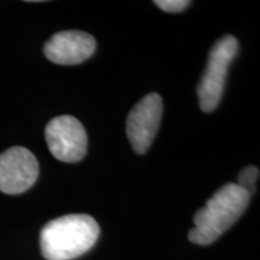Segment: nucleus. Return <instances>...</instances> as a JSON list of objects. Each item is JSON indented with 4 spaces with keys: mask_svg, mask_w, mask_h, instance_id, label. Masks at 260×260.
<instances>
[{
    "mask_svg": "<svg viewBox=\"0 0 260 260\" xmlns=\"http://www.w3.org/2000/svg\"><path fill=\"white\" fill-rule=\"evenodd\" d=\"M251 195L236 183H226L194 216L195 226L188 234L193 243L206 246L229 230L248 206Z\"/></svg>",
    "mask_w": 260,
    "mask_h": 260,
    "instance_id": "obj_1",
    "label": "nucleus"
},
{
    "mask_svg": "<svg viewBox=\"0 0 260 260\" xmlns=\"http://www.w3.org/2000/svg\"><path fill=\"white\" fill-rule=\"evenodd\" d=\"M100 234L96 220L88 214H68L41 229V253L47 260H71L88 252Z\"/></svg>",
    "mask_w": 260,
    "mask_h": 260,
    "instance_id": "obj_2",
    "label": "nucleus"
},
{
    "mask_svg": "<svg viewBox=\"0 0 260 260\" xmlns=\"http://www.w3.org/2000/svg\"><path fill=\"white\" fill-rule=\"evenodd\" d=\"M239 42L233 35L219 39L211 48L206 69L201 76L198 96L204 112H212L219 105L224 93L229 65L236 57Z\"/></svg>",
    "mask_w": 260,
    "mask_h": 260,
    "instance_id": "obj_3",
    "label": "nucleus"
},
{
    "mask_svg": "<svg viewBox=\"0 0 260 260\" xmlns=\"http://www.w3.org/2000/svg\"><path fill=\"white\" fill-rule=\"evenodd\" d=\"M45 138L52 155L60 161L77 162L87 153V133L73 116L64 115L51 119L45 129Z\"/></svg>",
    "mask_w": 260,
    "mask_h": 260,
    "instance_id": "obj_4",
    "label": "nucleus"
},
{
    "mask_svg": "<svg viewBox=\"0 0 260 260\" xmlns=\"http://www.w3.org/2000/svg\"><path fill=\"white\" fill-rule=\"evenodd\" d=\"M162 100L157 93L147 94L133 107L126 118V135L138 154H144L152 145L160 125Z\"/></svg>",
    "mask_w": 260,
    "mask_h": 260,
    "instance_id": "obj_5",
    "label": "nucleus"
},
{
    "mask_svg": "<svg viewBox=\"0 0 260 260\" xmlns=\"http://www.w3.org/2000/svg\"><path fill=\"white\" fill-rule=\"evenodd\" d=\"M39 176V162L24 147H11L0 154V191L17 195L31 188Z\"/></svg>",
    "mask_w": 260,
    "mask_h": 260,
    "instance_id": "obj_6",
    "label": "nucleus"
},
{
    "mask_svg": "<svg viewBox=\"0 0 260 260\" xmlns=\"http://www.w3.org/2000/svg\"><path fill=\"white\" fill-rule=\"evenodd\" d=\"M96 41L88 32L80 30L59 31L44 46L48 60L60 65H76L93 56Z\"/></svg>",
    "mask_w": 260,
    "mask_h": 260,
    "instance_id": "obj_7",
    "label": "nucleus"
},
{
    "mask_svg": "<svg viewBox=\"0 0 260 260\" xmlns=\"http://www.w3.org/2000/svg\"><path fill=\"white\" fill-rule=\"evenodd\" d=\"M259 178V169L256 167H247L239 174V181L236 184L243 188L246 191H248L249 195L255 190V183Z\"/></svg>",
    "mask_w": 260,
    "mask_h": 260,
    "instance_id": "obj_8",
    "label": "nucleus"
},
{
    "mask_svg": "<svg viewBox=\"0 0 260 260\" xmlns=\"http://www.w3.org/2000/svg\"><path fill=\"white\" fill-rule=\"evenodd\" d=\"M154 4L164 11L177 14V12L186 10L191 3L187 2V0H157V2H154Z\"/></svg>",
    "mask_w": 260,
    "mask_h": 260,
    "instance_id": "obj_9",
    "label": "nucleus"
}]
</instances>
